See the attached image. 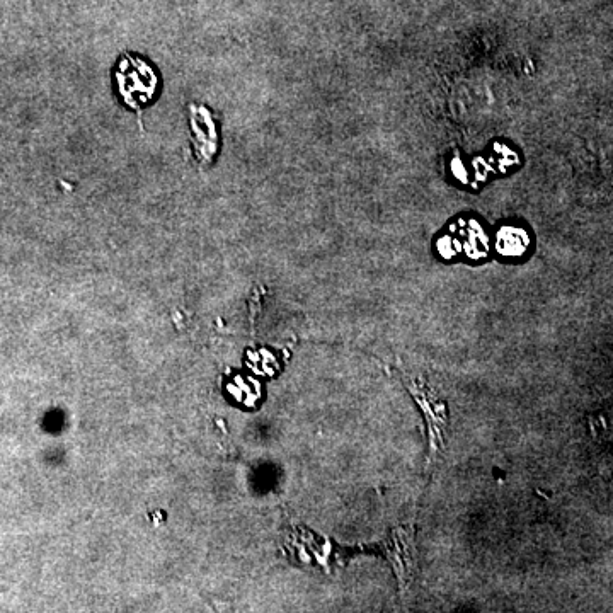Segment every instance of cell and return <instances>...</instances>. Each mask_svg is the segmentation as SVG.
Wrapping results in <instances>:
<instances>
[{
  "label": "cell",
  "mask_w": 613,
  "mask_h": 613,
  "mask_svg": "<svg viewBox=\"0 0 613 613\" xmlns=\"http://www.w3.org/2000/svg\"><path fill=\"white\" fill-rule=\"evenodd\" d=\"M116 84L125 104L140 111L154 99L159 79L154 69L142 58L127 55L121 58L116 69Z\"/></svg>",
  "instance_id": "6da1fadb"
},
{
  "label": "cell",
  "mask_w": 613,
  "mask_h": 613,
  "mask_svg": "<svg viewBox=\"0 0 613 613\" xmlns=\"http://www.w3.org/2000/svg\"><path fill=\"white\" fill-rule=\"evenodd\" d=\"M527 246L528 237L523 230L503 229L499 232V253L506 254V256H520Z\"/></svg>",
  "instance_id": "7a4b0ae2"
}]
</instances>
